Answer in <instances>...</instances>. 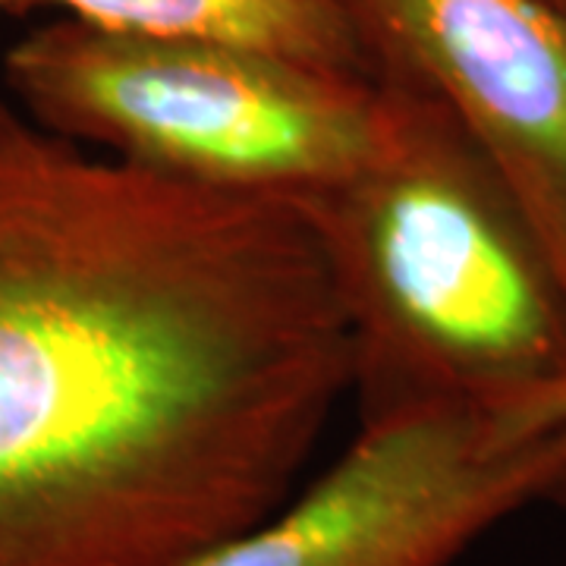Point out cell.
<instances>
[{
	"label": "cell",
	"instance_id": "3",
	"mask_svg": "<svg viewBox=\"0 0 566 566\" xmlns=\"http://www.w3.org/2000/svg\"><path fill=\"white\" fill-rule=\"evenodd\" d=\"M3 76L22 114L63 139L158 177L293 205L349 177L381 123L371 73L63 17L22 35Z\"/></svg>",
	"mask_w": 566,
	"mask_h": 566
},
{
	"label": "cell",
	"instance_id": "7",
	"mask_svg": "<svg viewBox=\"0 0 566 566\" xmlns=\"http://www.w3.org/2000/svg\"><path fill=\"white\" fill-rule=\"evenodd\" d=\"M504 416L513 419V422L528 424V428H557V424H566V381L551 387V390H542L535 397H528L526 403L506 409ZM557 504H566V485L560 491Z\"/></svg>",
	"mask_w": 566,
	"mask_h": 566
},
{
	"label": "cell",
	"instance_id": "5",
	"mask_svg": "<svg viewBox=\"0 0 566 566\" xmlns=\"http://www.w3.org/2000/svg\"><path fill=\"white\" fill-rule=\"evenodd\" d=\"M375 80L447 107L501 167L566 283V22L542 0H337Z\"/></svg>",
	"mask_w": 566,
	"mask_h": 566
},
{
	"label": "cell",
	"instance_id": "6",
	"mask_svg": "<svg viewBox=\"0 0 566 566\" xmlns=\"http://www.w3.org/2000/svg\"><path fill=\"white\" fill-rule=\"evenodd\" d=\"M32 7L63 20L139 39L211 41L290 61L368 73L337 0H0V13Z\"/></svg>",
	"mask_w": 566,
	"mask_h": 566
},
{
	"label": "cell",
	"instance_id": "4",
	"mask_svg": "<svg viewBox=\"0 0 566 566\" xmlns=\"http://www.w3.org/2000/svg\"><path fill=\"white\" fill-rule=\"evenodd\" d=\"M564 485L566 424L416 409L359 422L315 485L182 566H450Z\"/></svg>",
	"mask_w": 566,
	"mask_h": 566
},
{
	"label": "cell",
	"instance_id": "8",
	"mask_svg": "<svg viewBox=\"0 0 566 566\" xmlns=\"http://www.w3.org/2000/svg\"><path fill=\"white\" fill-rule=\"evenodd\" d=\"M542 3H545L547 10H554V13L566 22V0H542Z\"/></svg>",
	"mask_w": 566,
	"mask_h": 566
},
{
	"label": "cell",
	"instance_id": "2",
	"mask_svg": "<svg viewBox=\"0 0 566 566\" xmlns=\"http://www.w3.org/2000/svg\"><path fill=\"white\" fill-rule=\"evenodd\" d=\"M381 85L365 161L296 208L344 312L359 422L506 412L566 381V283L501 167L447 107Z\"/></svg>",
	"mask_w": 566,
	"mask_h": 566
},
{
	"label": "cell",
	"instance_id": "1",
	"mask_svg": "<svg viewBox=\"0 0 566 566\" xmlns=\"http://www.w3.org/2000/svg\"><path fill=\"white\" fill-rule=\"evenodd\" d=\"M349 390L303 211L0 102V566H182L286 504Z\"/></svg>",
	"mask_w": 566,
	"mask_h": 566
}]
</instances>
